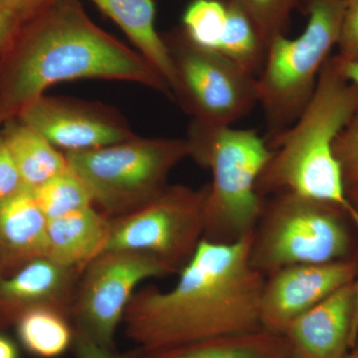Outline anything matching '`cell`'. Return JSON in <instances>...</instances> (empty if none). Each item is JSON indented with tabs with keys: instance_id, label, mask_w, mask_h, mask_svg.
Masks as SVG:
<instances>
[{
	"instance_id": "cell-1",
	"label": "cell",
	"mask_w": 358,
	"mask_h": 358,
	"mask_svg": "<svg viewBox=\"0 0 358 358\" xmlns=\"http://www.w3.org/2000/svg\"><path fill=\"white\" fill-rule=\"evenodd\" d=\"M252 239L202 240L173 289L134 294L122 320L127 336L148 352L262 329L266 278L250 264Z\"/></svg>"
},
{
	"instance_id": "cell-2",
	"label": "cell",
	"mask_w": 358,
	"mask_h": 358,
	"mask_svg": "<svg viewBox=\"0 0 358 358\" xmlns=\"http://www.w3.org/2000/svg\"><path fill=\"white\" fill-rule=\"evenodd\" d=\"M81 79L134 82L173 99L147 59L95 24L79 0H54L2 56L0 128L53 85Z\"/></svg>"
},
{
	"instance_id": "cell-3",
	"label": "cell",
	"mask_w": 358,
	"mask_h": 358,
	"mask_svg": "<svg viewBox=\"0 0 358 358\" xmlns=\"http://www.w3.org/2000/svg\"><path fill=\"white\" fill-rule=\"evenodd\" d=\"M358 110V89L327 60L310 102L289 128L268 141L272 157L261 173L257 190L263 199L293 193L334 205L358 228L334 143Z\"/></svg>"
},
{
	"instance_id": "cell-4",
	"label": "cell",
	"mask_w": 358,
	"mask_h": 358,
	"mask_svg": "<svg viewBox=\"0 0 358 358\" xmlns=\"http://www.w3.org/2000/svg\"><path fill=\"white\" fill-rule=\"evenodd\" d=\"M186 140L189 157L209 169L203 239L232 243L255 230L264 202L257 190L272 157L267 141L254 129L215 126L193 120Z\"/></svg>"
},
{
	"instance_id": "cell-5",
	"label": "cell",
	"mask_w": 358,
	"mask_h": 358,
	"mask_svg": "<svg viewBox=\"0 0 358 358\" xmlns=\"http://www.w3.org/2000/svg\"><path fill=\"white\" fill-rule=\"evenodd\" d=\"M345 0H308V20L296 38L277 37L268 46L258 84V103L268 141L289 128L313 95L320 72L338 43Z\"/></svg>"
},
{
	"instance_id": "cell-6",
	"label": "cell",
	"mask_w": 358,
	"mask_h": 358,
	"mask_svg": "<svg viewBox=\"0 0 358 358\" xmlns=\"http://www.w3.org/2000/svg\"><path fill=\"white\" fill-rule=\"evenodd\" d=\"M68 166L87 186L108 217L131 213L169 186V176L186 157V138H143L108 147L64 152Z\"/></svg>"
},
{
	"instance_id": "cell-7",
	"label": "cell",
	"mask_w": 358,
	"mask_h": 358,
	"mask_svg": "<svg viewBox=\"0 0 358 358\" xmlns=\"http://www.w3.org/2000/svg\"><path fill=\"white\" fill-rule=\"evenodd\" d=\"M341 215L348 214L326 202L273 195L254 230L250 264L266 278L288 266L345 260L350 236Z\"/></svg>"
},
{
	"instance_id": "cell-8",
	"label": "cell",
	"mask_w": 358,
	"mask_h": 358,
	"mask_svg": "<svg viewBox=\"0 0 358 358\" xmlns=\"http://www.w3.org/2000/svg\"><path fill=\"white\" fill-rule=\"evenodd\" d=\"M162 38L178 80L174 100L193 120L232 126L258 103V84L254 75L219 52L192 43L180 28L167 32Z\"/></svg>"
},
{
	"instance_id": "cell-9",
	"label": "cell",
	"mask_w": 358,
	"mask_h": 358,
	"mask_svg": "<svg viewBox=\"0 0 358 358\" xmlns=\"http://www.w3.org/2000/svg\"><path fill=\"white\" fill-rule=\"evenodd\" d=\"M206 196L207 185L167 186L136 210L110 218L105 252L147 254L179 273L203 240Z\"/></svg>"
},
{
	"instance_id": "cell-10",
	"label": "cell",
	"mask_w": 358,
	"mask_h": 358,
	"mask_svg": "<svg viewBox=\"0 0 358 358\" xmlns=\"http://www.w3.org/2000/svg\"><path fill=\"white\" fill-rule=\"evenodd\" d=\"M176 273L166 263L138 252H105L86 270L73 306L76 331L103 348H112L117 327L145 280Z\"/></svg>"
},
{
	"instance_id": "cell-11",
	"label": "cell",
	"mask_w": 358,
	"mask_h": 358,
	"mask_svg": "<svg viewBox=\"0 0 358 358\" xmlns=\"http://www.w3.org/2000/svg\"><path fill=\"white\" fill-rule=\"evenodd\" d=\"M16 117L63 152L108 147L136 136L110 109L73 99L44 95Z\"/></svg>"
},
{
	"instance_id": "cell-12",
	"label": "cell",
	"mask_w": 358,
	"mask_h": 358,
	"mask_svg": "<svg viewBox=\"0 0 358 358\" xmlns=\"http://www.w3.org/2000/svg\"><path fill=\"white\" fill-rule=\"evenodd\" d=\"M355 261L288 266L266 277L260 303V324L270 333L284 334L289 324L355 281Z\"/></svg>"
},
{
	"instance_id": "cell-13",
	"label": "cell",
	"mask_w": 358,
	"mask_h": 358,
	"mask_svg": "<svg viewBox=\"0 0 358 358\" xmlns=\"http://www.w3.org/2000/svg\"><path fill=\"white\" fill-rule=\"evenodd\" d=\"M353 282L289 324L282 336L292 358H345L355 348L358 327Z\"/></svg>"
},
{
	"instance_id": "cell-14",
	"label": "cell",
	"mask_w": 358,
	"mask_h": 358,
	"mask_svg": "<svg viewBox=\"0 0 358 358\" xmlns=\"http://www.w3.org/2000/svg\"><path fill=\"white\" fill-rule=\"evenodd\" d=\"M79 271L64 267L51 259H35L20 270L0 277V306L17 310L50 307L66 313Z\"/></svg>"
},
{
	"instance_id": "cell-15",
	"label": "cell",
	"mask_w": 358,
	"mask_h": 358,
	"mask_svg": "<svg viewBox=\"0 0 358 358\" xmlns=\"http://www.w3.org/2000/svg\"><path fill=\"white\" fill-rule=\"evenodd\" d=\"M47 218L32 192L0 204V277L47 257Z\"/></svg>"
},
{
	"instance_id": "cell-16",
	"label": "cell",
	"mask_w": 358,
	"mask_h": 358,
	"mask_svg": "<svg viewBox=\"0 0 358 358\" xmlns=\"http://www.w3.org/2000/svg\"><path fill=\"white\" fill-rule=\"evenodd\" d=\"M110 218L94 206L47 220V258L83 272L107 247Z\"/></svg>"
},
{
	"instance_id": "cell-17",
	"label": "cell",
	"mask_w": 358,
	"mask_h": 358,
	"mask_svg": "<svg viewBox=\"0 0 358 358\" xmlns=\"http://www.w3.org/2000/svg\"><path fill=\"white\" fill-rule=\"evenodd\" d=\"M128 36L136 51L162 75L173 92L178 80L166 42L155 28L154 0H91Z\"/></svg>"
},
{
	"instance_id": "cell-18",
	"label": "cell",
	"mask_w": 358,
	"mask_h": 358,
	"mask_svg": "<svg viewBox=\"0 0 358 358\" xmlns=\"http://www.w3.org/2000/svg\"><path fill=\"white\" fill-rule=\"evenodd\" d=\"M0 131L30 192L69 169L64 152L18 117L4 122Z\"/></svg>"
},
{
	"instance_id": "cell-19",
	"label": "cell",
	"mask_w": 358,
	"mask_h": 358,
	"mask_svg": "<svg viewBox=\"0 0 358 358\" xmlns=\"http://www.w3.org/2000/svg\"><path fill=\"white\" fill-rule=\"evenodd\" d=\"M289 357L291 352L284 336L260 329L204 339L157 352H141L140 358Z\"/></svg>"
},
{
	"instance_id": "cell-20",
	"label": "cell",
	"mask_w": 358,
	"mask_h": 358,
	"mask_svg": "<svg viewBox=\"0 0 358 358\" xmlns=\"http://www.w3.org/2000/svg\"><path fill=\"white\" fill-rule=\"evenodd\" d=\"M17 331L25 348L40 357H57L74 341L65 313L50 307L24 310L17 317Z\"/></svg>"
},
{
	"instance_id": "cell-21",
	"label": "cell",
	"mask_w": 358,
	"mask_h": 358,
	"mask_svg": "<svg viewBox=\"0 0 358 358\" xmlns=\"http://www.w3.org/2000/svg\"><path fill=\"white\" fill-rule=\"evenodd\" d=\"M226 3L227 22L216 51L255 76L262 69L267 48L246 14L230 0Z\"/></svg>"
},
{
	"instance_id": "cell-22",
	"label": "cell",
	"mask_w": 358,
	"mask_h": 358,
	"mask_svg": "<svg viewBox=\"0 0 358 358\" xmlns=\"http://www.w3.org/2000/svg\"><path fill=\"white\" fill-rule=\"evenodd\" d=\"M32 193L47 220L94 206L88 188L70 169Z\"/></svg>"
},
{
	"instance_id": "cell-23",
	"label": "cell",
	"mask_w": 358,
	"mask_h": 358,
	"mask_svg": "<svg viewBox=\"0 0 358 358\" xmlns=\"http://www.w3.org/2000/svg\"><path fill=\"white\" fill-rule=\"evenodd\" d=\"M227 15L226 0H192L183 13L180 29L192 43L216 51Z\"/></svg>"
},
{
	"instance_id": "cell-24",
	"label": "cell",
	"mask_w": 358,
	"mask_h": 358,
	"mask_svg": "<svg viewBox=\"0 0 358 358\" xmlns=\"http://www.w3.org/2000/svg\"><path fill=\"white\" fill-rule=\"evenodd\" d=\"M255 26L266 48L285 35L291 14L301 0H230Z\"/></svg>"
},
{
	"instance_id": "cell-25",
	"label": "cell",
	"mask_w": 358,
	"mask_h": 358,
	"mask_svg": "<svg viewBox=\"0 0 358 358\" xmlns=\"http://www.w3.org/2000/svg\"><path fill=\"white\" fill-rule=\"evenodd\" d=\"M334 154L343 169L346 188L358 185V110L336 141Z\"/></svg>"
},
{
	"instance_id": "cell-26",
	"label": "cell",
	"mask_w": 358,
	"mask_h": 358,
	"mask_svg": "<svg viewBox=\"0 0 358 358\" xmlns=\"http://www.w3.org/2000/svg\"><path fill=\"white\" fill-rule=\"evenodd\" d=\"M27 190L10 150L0 131V204Z\"/></svg>"
},
{
	"instance_id": "cell-27",
	"label": "cell",
	"mask_w": 358,
	"mask_h": 358,
	"mask_svg": "<svg viewBox=\"0 0 358 358\" xmlns=\"http://www.w3.org/2000/svg\"><path fill=\"white\" fill-rule=\"evenodd\" d=\"M338 45V58L345 61H358V0H345Z\"/></svg>"
},
{
	"instance_id": "cell-28",
	"label": "cell",
	"mask_w": 358,
	"mask_h": 358,
	"mask_svg": "<svg viewBox=\"0 0 358 358\" xmlns=\"http://www.w3.org/2000/svg\"><path fill=\"white\" fill-rule=\"evenodd\" d=\"M54 0H0V6L13 14L21 24L31 20Z\"/></svg>"
},
{
	"instance_id": "cell-29",
	"label": "cell",
	"mask_w": 358,
	"mask_h": 358,
	"mask_svg": "<svg viewBox=\"0 0 358 358\" xmlns=\"http://www.w3.org/2000/svg\"><path fill=\"white\" fill-rule=\"evenodd\" d=\"M73 345L76 358H128L117 355L113 352L112 348L96 345L93 341L76 331H74Z\"/></svg>"
},
{
	"instance_id": "cell-30",
	"label": "cell",
	"mask_w": 358,
	"mask_h": 358,
	"mask_svg": "<svg viewBox=\"0 0 358 358\" xmlns=\"http://www.w3.org/2000/svg\"><path fill=\"white\" fill-rule=\"evenodd\" d=\"M21 27L22 24L13 14L0 6V59L11 48Z\"/></svg>"
},
{
	"instance_id": "cell-31",
	"label": "cell",
	"mask_w": 358,
	"mask_h": 358,
	"mask_svg": "<svg viewBox=\"0 0 358 358\" xmlns=\"http://www.w3.org/2000/svg\"><path fill=\"white\" fill-rule=\"evenodd\" d=\"M343 77L358 89V61H345L336 57Z\"/></svg>"
},
{
	"instance_id": "cell-32",
	"label": "cell",
	"mask_w": 358,
	"mask_h": 358,
	"mask_svg": "<svg viewBox=\"0 0 358 358\" xmlns=\"http://www.w3.org/2000/svg\"><path fill=\"white\" fill-rule=\"evenodd\" d=\"M0 358H17L15 346L8 339L0 336Z\"/></svg>"
},
{
	"instance_id": "cell-33",
	"label": "cell",
	"mask_w": 358,
	"mask_h": 358,
	"mask_svg": "<svg viewBox=\"0 0 358 358\" xmlns=\"http://www.w3.org/2000/svg\"><path fill=\"white\" fill-rule=\"evenodd\" d=\"M346 190H348V196L350 203L358 213V185L350 186V188H346Z\"/></svg>"
},
{
	"instance_id": "cell-34",
	"label": "cell",
	"mask_w": 358,
	"mask_h": 358,
	"mask_svg": "<svg viewBox=\"0 0 358 358\" xmlns=\"http://www.w3.org/2000/svg\"><path fill=\"white\" fill-rule=\"evenodd\" d=\"M355 289V305H357V324L358 327V273L357 278H355V282H353Z\"/></svg>"
},
{
	"instance_id": "cell-35",
	"label": "cell",
	"mask_w": 358,
	"mask_h": 358,
	"mask_svg": "<svg viewBox=\"0 0 358 358\" xmlns=\"http://www.w3.org/2000/svg\"><path fill=\"white\" fill-rule=\"evenodd\" d=\"M345 358H358V345H355L352 352L348 353Z\"/></svg>"
},
{
	"instance_id": "cell-36",
	"label": "cell",
	"mask_w": 358,
	"mask_h": 358,
	"mask_svg": "<svg viewBox=\"0 0 358 358\" xmlns=\"http://www.w3.org/2000/svg\"><path fill=\"white\" fill-rule=\"evenodd\" d=\"M289 358H292V357H289Z\"/></svg>"
}]
</instances>
